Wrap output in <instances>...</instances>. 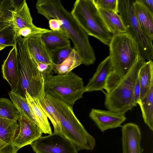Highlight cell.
<instances>
[{"instance_id": "obj_1", "label": "cell", "mask_w": 153, "mask_h": 153, "mask_svg": "<svg viewBox=\"0 0 153 153\" xmlns=\"http://www.w3.org/2000/svg\"><path fill=\"white\" fill-rule=\"evenodd\" d=\"M38 13L48 20H60L62 27L73 43L74 49L80 56L82 64H93L96 60L94 50L90 44L88 35L67 10L59 0H38L36 4Z\"/></svg>"}, {"instance_id": "obj_2", "label": "cell", "mask_w": 153, "mask_h": 153, "mask_svg": "<svg viewBox=\"0 0 153 153\" xmlns=\"http://www.w3.org/2000/svg\"><path fill=\"white\" fill-rule=\"evenodd\" d=\"M18 67L19 74L20 95L25 97L26 91L39 100L45 97L44 79L37 63L30 52L24 38L16 37Z\"/></svg>"}, {"instance_id": "obj_3", "label": "cell", "mask_w": 153, "mask_h": 153, "mask_svg": "<svg viewBox=\"0 0 153 153\" xmlns=\"http://www.w3.org/2000/svg\"><path fill=\"white\" fill-rule=\"evenodd\" d=\"M45 97L50 101L58 113L60 122V133L74 144L78 151H93L96 146L95 140L76 117L73 107L48 94H46Z\"/></svg>"}, {"instance_id": "obj_4", "label": "cell", "mask_w": 153, "mask_h": 153, "mask_svg": "<svg viewBox=\"0 0 153 153\" xmlns=\"http://www.w3.org/2000/svg\"><path fill=\"white\" fill-rule=\"evenodd\" d=\"M145 62L139 55L135 62L118 85L111 92L105 93V107L108 110L124 114L136 106L134 89L140 69Z\"/></svg>"}, {"instance_id": "obj_5", "label": "cell", "mask_w": 153, "mask_h": 153, "mask_svg": "<svg viewBox=\"0 0 153 153\" xmlns=\"http://www.w3.org/2000/svg\"><path fill=\"white\" fill-rule=\"evenodd\" d=\"M88 36L108 46L113 35L106 27L93 0H77L71 12Z\"/></svg>"}, {"instance_id": "obj_6", "label": "cell", "mask_w": 153, "mask_h": 153, "mask_svg": "<svg viewBox=\"0 0 153 153\" xmlns=\"http://www.w3.org/2000/svg\"><path fill=\"white\" fill-rule=\"evenodd\" d=\"M45 90L46 94L72 107L85 92L82 78L72 71L49 76L45 79Z\"/></svg>"}, {"instance_id": "obj_7", "label": "cell", "mask_w": 153, "mask_h": 153, "mask_svg": "<svg viewBox=\"0 0 153 153\" xmlns=\"http://www.w3.org/2000/svg\"><path fill=\"white\" fill-rule=\"evenodd\" d=\"M108 46L113 71L122 78L140 54L138 45L129 34L125 33L113 36Z\"/></svg>"}, {"instance_id": "obj_8", "label": "cell", "mask_w": 153, "mask_h": 153, "mask_svg": "<svg viewBox=\"0 0 153 153\" xmlns=\"http://www.w3.org/2000/svg\"><path fill=\"white\" fill-rule=\"evenodd\" d=\"M135 0H118V13L126 28L137 44L140 55L145 59H153V40L142 31L136 17L134 8Z\"/></svg>"}, {"instance_id": "obj_9", "label": "cell", "mask_w": 153, "mask_h": 153, "mask_svg": "<svg viewBox=\"0 0 153 153\" xmlns=\"http://www.w3.org/2000/svg\"><path fill=\"white\" fill-rule=\"evenodd\" d=\"M36 153H78L74 144L60 132L41 136L30 145Z\"/></svg>"}, {"instance_id": "obj_10", "label": "cell", "mask_w": 153, "mask_h": 153, "mask_svg": "<svg viewBox=\"0 0 153 153\" xmlns=\"http://www.w3.org/2000/svg\"><path fill=\"white\" fill-rule=\"evenodd\" d=\"M18 131L13 145L19 149L30 144L42 136L41 129L35 123L22 116L18 120Z\"/></svg>"}, {"instance_id": "obj_11", "label": "cell", "mask_w": 153, "mask_h": 153, "mask_svg": "<svg viewBox=\"0 0 153 153\" xmlns=\"http://www.w3.org/2000/svg\"><path fill=\"white\" fill-rule=\"evenodd\" d=\"M89 117L102 132L120 126L126 119L123 114L94 108L91 109Z\"/></svg>"}, {"instance_id": "obj_12", "label": "cell", "mask_w": 153, "mask_h": 153, "mask_svg": "<svg viewBox=\"0 0 153 153\" xmlns=\"http://www.w3.org/2000/svg\"><path fill=\"white\" fill-rule=\"evenodd\" d=\"M123 153H142L140 146L141 131L138 126L133 123L123 125L121 128Z\"/></svg>"}, {"instance_id": "obj_13", "label": "cell", "mask_w": 153, "mask_h": 153, "mask_svg": "<svg viewBox=\"0 0 153 153\" xmlns=\"http://www.w3.org/2000/svg\"><path fill=\"white\" fill-rule=\"evenodd\" d=\"M3 77L9 83L11 91L20 95V85L16 44L13 47L1 67Z\"/></svg>"}, {"instance_id": "obj_14", "label": "cell", "mask_w": 153, "mask_h": 153, "mask_svg": "<svg viewBox=\"0 0 153 153\" xmlns=\"http://www.w3.org/2000/svg\"><path fill=\"white\" fill-rule=\"evenodd\" d=\"M113 71V67L109 56L99 64L96 71L85 86V92L103 91L108 76Z\"/></svg>"}, {"instance_id": "obj_15", "label": "cell", "mask_w": 153, "mask_h": 153, "mask_svg": "<svg viewBox=\"0 0 153 153\" xmlns=\"http://www.w3.org/2000/svg\"><path fill=\"white\" fill-rule=\"evenodd\" d=\"M8 23L16 34L22 28L35 26L25 0L20 6L11 10Z\"/></svg>"}, {"instance_id": "obj_16", "label": "cell", "mask_w": 153, "mask_h": 153, "mask_svg": "<svg viewBox=\"0 0 153 153\" xmlns=\"http://www.w3.org/2000/svg\"><path fill=\"white\" fill-rule=\"evenodd\" d=\"M41 38L50 53L56 50L71 46L69 37L63 28L57 30H50L42 34Z\"/></svg>"}, {"instance_id": "obj_17", "label": "cell", "mask_w": 153, "mask_h": 153, "mask_svg": "<svg viewBox=\"0 0 153 153\" xmlns=\"http://www.w3.org/2000/svg\"><path fill=\"white\" fill-rule=\"evenodd\" d=\"M42 34H36L29 38H23L30 52L36 61L52 65L50 53L42 39Z\"/></svg>"}, {"instance_id": "obj_18", "label": "cell", "mask_w": 153, "mask_h": 153, "mask_svg": "<svg viewBox=\"0 0 153 153\" xmlns=\"http://www.w3.org/2000/svg\"><path fill=\"white\" fill-rule=\"evenodd\" d=\"M135 14L142 31L153 40V13L143 4L141 0H135L134 4Z\"/></svg>"}, {"instance_id": "obj_19", "label": "cell", "mask_w": 153, "mask_h": 153, "mask_svg": "<svg viewBox=\"0 0 153 153\" xmlns=\"http://www.w3.org/2000/svg\"><path fill=\"white\" fill-rule=\"evenodd\" d=\"M35 118L37 125L43 133L51 134L52 129L48 118L39 105L38 100L32 97L26 91L25 94Z\"/></svg>"}, {"instance_id": "obj_20", "label": "cell", "mask_w": 153, "mask_h": 153, "mask_svg": "<svg viewBox=\"0 0 153 153\" xmlns=\"http://www.w3.org/2000/svg\"><path fill=\"white\" fill-rule=\"evenodd\" d=\"M98 10L108 29L113 36L126 32L118 13L108 9H99Z\"/></svg>"}, {"instance_id": "obj_21", "label": "cell", "mask_w": 153, "mask_h": 153, "mask_svg": "<svg viewBox=\"0 0 153 153\" xmlns=\"http://www.w3.org/2000/svg\"><path fill=\"white\" fill-rule=\"evenodd\" d=\"M138 77L140 86V101L147 94L153 82L152 60L145 62L143 64L139 71Z\"/></svg>"}, {"instance_id": "obj_22", "label": "cell", "mask_w": 153, "mask_h": 153, "mask_svg": "<svg viewBox=\"0 0 153 153\" xmlns=\"http://www.w3.org/2000/svg\"><path fill=\"white\" fill-rule=\"evenodd\" d=\"M142 112L145 123L153 131V82L145 96L138 103Z\"/></svg>"}, {"instance_id": "obj_23", "label": "cell", "mask_w": 153, "mask_h": 153, "mask_svg": "<svg viewBox=\"0 0 153 153\" xmlns=\"http://www.w3.org/2000/svg\"><path fill=\"white\" fill-rule=\"evenodd\" d=\"M82 64V59L77 51L73 48L67 58L62 63L52 64L53 71L59 74H67Z\"/></svg>"}, {"instance_id": "obj_24", "label": "cell", "mask_w": 153, "mask_h": 153, "mask_svg": "<svg viewBox=\"0 0 153 153\" xmlns=\"http://www.w3.org/2000/svg\"><path fill=\"white\" fill-rule=\"evenodd\" d=\"M17 122L0 117V138L9 145H13L18 131Z\"/></svg>"}, {"instance_id": "obj_25", "label": "cell", "mask_w": 153, "mask_h": 153, "mask_svg": "<svg viewBox=\"0 0 153 153\" xmlns=\"http://www.w3.org/2000/svg\"><path fill=\"white\" fill-rule=\"evenodd\" d=\"M8 94L10 100L21 116L28 119L36 124L34 117L25 97H23L17 93L11 91L8 92Z\"/></svg>"}, {"instance_id": "obj_26", "label": "cell", "mask_w": 153, "mask_h": 153, "mask_svg": "<svg viewBox=\"0 0 153 153\" xmlns=\"http://www.w3.org/2000/svg\"><path fill=\"white\" fill-rule=\"evenodd\" d=\"M38 102L42 109L51 123L54 128L53 132L60 133V118L55 108L45 97L38 100Z\"/></svg>"}, {"instance_id": "obj_27", "label": "cell", "mask_w": 153, "mask_h": 153, "mask_svg": "<svg viewBox=\"0 0 153 153\" xmlns=\"http://www.w3.org/2000/svg\"><path fill=\"white\" fill-rule=\"evenodd\" d=\"M21 115L11 100L0 98V117L17 122Z\"/></svg>"}, {"instance_id": "obj_28", "label": "cell", "mask_w": 153, "mask_h": 153, "mask_svg": "<svg viewBox=\"0 0 153 153\" xmlns=\"http://www.w3.org/2000/svg\"><path fill=\"white\" fill-rule=\"evenodd\" d=\"M16 39L15 32L10 26L0 28V45L13 47L16 44Z\"/></svg>"}, {"instance_id": "obj_29", "label": "cell", "mask_w": 153, "mask_h": 153, "mask_svg": "<svg viewBox=\"0 0 153 153\" xmlns=\"http://www.w3.org/2000/svg\"><path fill=\"white\" fill-rule=\"evenodd\" d=\"M13 9L11 0H0V28L9 25L8 22Z\"/></svg>"}, {"instance_id": "obj_30", "label": "cell", "mask_w": 153, "mask_h": 153, "mask_svg": "<svg viewBox=\"0 0 153 153\" xmlns=\"http://www.w3.org/2000/svg\"><path fill=\"white\" fill-rule=\"evenodd\" d=\"M73 48L71 46L56 50L50 53L53 63L59 64L62 62L68 56Z\"/></svg>"}, {"instance_id": "obj_31", "label": "cell", "mask_w": 153, "mask_h": 153, "mask_svg": "<svg viewBox=\"0 0 153 153\" xmlns=\"http://www.w3.org/2000/svg\"><path fill=\"white\" fill-rule=\"evenodd\" d=\"M47 29L38 27L36 26L26 27L20 29L16 34V36H21L27 39L31 37L36 34L42 33L50 31Z\"/></svg>"}, {"instance_id": "obj_32", "label": "cell", "mask_w": 153, "mask_h": 153, "mask_svg": "<svg viewBox=\"0 0 153 153\" xmlns=\"http://www.w3.org/2000/svg\"><path fill=\"white\" fill-rule=\"evenodd\" d=\"M96 8L110 10L118 13V0H93Z\"/></svg>"}, {"instance_id": "obj_33", "label": "cell", "mask_w": 153, "mask_h": 153, "mask_svg": "<svg viewBox=\"0 0 153 153\" xmlns=\"http://www.w3.org/2000/svg\"><path fill=\"white\" fill-rule=\"evenodd\" d=\"M121 78L114 71L111 72L107 79L104 89L106 91L105 93L108 94L118 85Z\"/></svg>"}, {"instance_id": "obj_34", "label": "cell", "mask_w": 153, "mask_h": 153, "mask_svg": "<svg viewBox=\"0 0 153 153\" xmlns=\"http://www.w3.org/2000/svg\"><path fill=\"white\" fill-rule=\"evenodd\" d=\"M36 61V60H35ZM36 62L38 69L45 79L51 74L53 71L52 65L39 62Z\"/></svg>"}, {"instance_id": "obj_35", "label": "cell", "mask_w": 153, "mask_h": 153, "mask_svg": "<svg viewBox=\"0 0 153 153\" xmlns=\"http://www.w3.org/2000/svg\"><path fill=\"white\" fill-rule=\"evenodd\" d=\"M19 149L13 145H9L0 138V153H17Z\"/></svg>"}, {"instance_id": "obj_36", "label": "cell", "mask_w": 153, "mask_h": 153, "mask_svg": "<svg viewBox=\"0 0 153 153\" xmlns=\"http://www.w3.org/2000/svg\"><path fill=\"white\" fill-rule=\"evenodd\" d=\"M133 92L134 102L135 105L137 106L140 101V86L138 77L136 82Z\"/></svg>"}, {"instance_id": "obj_37", "label": "cell", "mask_w": 153, "mask_h": 153, "mask_svg": "<svg viewBox=\"0 0 153 153\" xmlns=\"http://www.w3.org/2000/svg\"><path fill=\"white\" fill-rule=\"evenodd\" d=\"M49 27L52 30H57L62 28L61 21L59 19H51L49 20Z\"/></svg>"}, {"instance_id": "obj_38", "label": "cell", "mask_w": 153, "mask_h": 153, "mask_svg": "<svg viewBox=\"0 0 153 153\" xmlns=\"http://www.w3.org/2000/svg\"><path fill=\"white\" fill-rule=\"evenodd\" d=\"M144 5L153 13V0H141Z\"/></svg>"}, {"instance_id": "obj_39", "label": "cell", "mask_w": 153, "mask_h": 153, "mask_svg": "<svg viewBox=\"0 0 153 153\" xmlns=\"http://www.w3.org/2000/svg\"><path fill=\"white\" fill-rule=\"evenodd\" d=\"M24 0H11V2L13 9L20 6L23 3Z\"/></svg>"}, {"instance_id": "obj_40", "label": "cell", "mask_w": 153, "mask_h": 153, "mask_svg": "<svg viewBox=\"0 0 153 153\" xmlns=\"http://www.w3.org/2000/svg\"><path fill=\"white\" fill-rule=\"evenodd\" d=\"M6 47L5 46L0 45V51L4 48Z\"/></svg>"}]
</instances>
